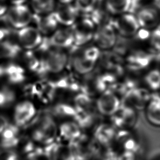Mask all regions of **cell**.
<instances>
[{"mask_svg": "<svg viewBox=\"0 0 160 160\" xmlns=\"http://www.w3.org/2000/svg\"><path fill=\"white\" fill-rule=\"evenodd\" d=\"M36 120L37 126L32 131V139L40 143L46 145L54 142L57 132V126L49 112L44 113Z\"/></svg>", "mask_w": 160, "mask_h": 160, "instance_id": "1", "label": "cell"}, {"mask_svg": "<svg viewBox=\"0 0 160 160\" xmlns=\"http://www.w3.org/2000/svg\"><path fill=\"white\" fill-rule=\"evenodd\" d=\"M153 61L154 54L144 48L131 49L125 58V63L128 69L136 72L147 69Z\"/></svg>", "mask_w": 160, "mask_h": 160, "instance_id": "2", "label": "cell"}, {"mask_svg": "<svg viewBox=\"0 0 160 160\" xmlns=\"http://www.w3.org/2000/svg\"><path fill=\"white\" fill-rule=\"evenodd\" d=\"M152 93L142 86L132 88L126 92L121 101V105L131 108L136 111L144 109Z\"/></svg>", "mask_w": 160, "mask_h": 160, "instance_id": "3", "label": "cell"}, {"mask_svg": "<svg viewBox=\"0 0 160 160\" xmlns=\"http://www.w3.org/2000/svg\"><path fill=\"white\" fill-rule=\"evenodd\" d=\"M112 26L119 36L126 38H133L140 29L136 15L129 12L113 19Z\"/></svg>", "mask_w": 160, "mask_h": 160, "instance_id": "4", "label": "cell"}, {"mask_svg": "<svg viewBox=\"0 0 160 160\" xmlns=\"http://www.w3.org/2000/svg\"><path fill=\"white\" fill-rule=\"evenodd\" d=\"M7 22L14 28L26 27L32 21L33 14L24 4L13 5L4 15Z\"/></svg>", "mask_w": 160, "mask_h": 160, "instance_id": "5", "label": "cell"}, {"mask_svg": "<svg viewBox=\"0 0 160 160\" xmlns=\"http://www.w3.org/2000/svg\"><path fill=\"white\" fill-rule=\"evenodd\" d=\"M95 24L87 16L72 25L75 46H81L91 41L95 32Z\"/></svg>", "mask_w": 160, "mask_h": 160, "instance_id": "6", "label": "cell"}, {"mask_svg": "<svg viewBox=\"0 0 160 160\" xmlns=\"http://www.w3.org/2000/svg\"><path fill=\"white\" fill-rule=\"evenodd\" d=\"M44 54V56L41 60L48 72H61L68 62L67 54L61 49L52 46Z\"/></svg>", "mask_w": 160, "mask_h": 160, "instance_id": "7", "label": "cell"}, {"mask_svg": "<svg viewBox=\"0 0 160 160\" xmlns=\"http://www.w3.org/2000/svg\"><path fill=\"white\" fill-rule=\"evenodd\" d=\"M135 15L140 28L152 31L160 25V10L154 6L143 7Z\"/></svg>", "mask_w": 160, "mask_h": 160, "instance_id": "8", "label": "cell"}, {"mask_svg": "<svg viewBox=\"0 0 160 160\" xmlns=\"http://www.w3.org/2000/svg\"><path fill=\"white\" fill-rule=\"evenodd\" d=\"M137 111L121 105L118 110L111 116V121L114 126L122 129H128L133 127L138 119Z\"/></svg>", "mask_w": 160, "mask_h": 160, "instance_id": "9", "label": "cell"}, {"mask_svg": "<svg viewBox=\"0 0 160 160\" xmlns=\"http://www.w3.org/2000/svg\"><path fill=\"white\" fill-rule=\"evenodd\" d=\"M17 38L20 46L28 51L38 48L42 40L39 31L36 28L28 26L19 29L17 32Z\"/></svg>", "mask_w": 160, "mask_h": 160, "instance_id": "10", "label": "cell"}, {"mask_svg": "<svg viewBox=\"0 0 160 160\" xmlns=\"http://www.w3.org/2000/svg\"><path fill=\"white\" fill-rule=\"evenodd\" d=\"M117 37L116 31L112 24H107L98 27L95 30L93 39L99 49H108L114 47Z\"/></svg>", "mask_w": 160, "mask_h": 160, "instance_id": "11", "label": "cell"}, {"mask_svg": "<svg viewBox=\"0 0 160 160\" xmlns=\"http://www.w3.org/2000/svg\"><path fill=\"white\" fill-rule=\"evenodd\" d=\"M96 105L101 114L112 116L119 108L121 101L114 92L111 91H106L98 98Z\"/></svg>", "mask_w": 160, "mask_h": 160, "instance_id": "12", "label": "cell"}, {"mask_svg": "<svg viewBox=\"0 0 160 160\" xmlns=\"http://www.w3.org/2000/svg\"><path fill=\"white\" fill-rule=\"evenodd\" d=\"M36 115V108L29 101L19 103L14 109V121L18 126H23L30 122Z\"/></svg>", "mask_w": 160, "mask_h": 160, "instance_id": "13", "label": "cell"}, {"mask_svg": "<svg viewBox=\"0 0 160 160\" xmlns=\"http://www.w3.org/2000/svg\"><path fill=\"white\" fill-rule=\"evenodd\" d=\"M78 12L75 6L70 4H62L55 11H52L58 24L68 26H71L76 22Z\"/></svg>", "mask_w": 160, "mask_h": 160, "instance_id": "14", "label": "cell"}, {"mask_svg": "<svg viewBox=\"0 0 160 160\" xmlns=\"http://www.w3.org/2000/svg\"><path fill=\"white\" fill-rule=\"evenodd\" d=\"M148 122L154 126L160 127V95L153 93L144 108Z\"/></svg>", "mask_w": 160, "mask_h": 160, "instance_id": "15", "label": "cell"}, {"mask_svg": "<svg viewBox=\"0 0 160 160\" xmlns=\"http://www.w3.org/2000/svg\"><path fill=\"white\" fill-rule=\"evenodd\" d=\"M49 40L53 46L59 49L71 47L74 42L72 30L71 28L56 30L53 32Z\"/></svg>", "mask_w": 160, "mask_h": 160, "instance_id": "16", "label": "cell"}, {"mask_svg": "<svg viewBox=\"0 0 160 160\" xmlns=\"http://www.w3.org/2000/svg\"><path fill=\"white\" fill-rule=\"evenodd\" d=\"M32 21L41 34H49L55 31L58 24L52 12L45 14H33Z\"/></svg>", "mask_w": 160, "mask_h": 160, "instance_id": "17", "label": "cell"}, {"mask_svg": "<svg viewBox=\"0 0 160 160\" xmlns=\"http://www.w3.org/2000/svg\"><path fill=\"white\" fill-rule=\"evenodd\" d=\"M18 133L19 129L18 126L8 124V125L1 134V147L4 149H11L16 147L19 144L20 139L18 136Z\"/></svg>", "mask_w": 160, "mask_h": 160, "instance_id": "18", "label": "cell"}, {"mask_svg": "<svg viewBox=\"0 0 160 160\" xmlns=\"http://www.w3.org/2000/svg\"><path fill=\"white\" fill-rule=\"evenodd\" d=\"M141 84L151 92H157L160 89V69L152 68L144 72L142 76Z\"/></svg>", "mask_w": 160, "mask_h": 160, "instance_id": "19", "label": "cell"}, {"mask_svg": "<svg viewBox=\"0 0 160 160\" xmlns=\"http://www.w3.org/2000/svg\"><path fill=\"white\" fill-rule=\"evenodd\" d=\"M116 134V130L112 126L108 124H101L95 130L94 139L103 145L109 146L115 138Z\"/></svg>", "mask_w": 160, "mask_h": 160, "instance_id": "20", "label": "cell"}, {"mask_svg": "<svg viewBox=\"0 0 160 160\" xmlns=\"http://www.w3.org/2000/svg\"><path fill=\"white\" fill-rule=\"evenodd\" d=\"M59 133L63 139L71 142L81 136V128L76 122H66L60 126Z\"/></svg>", "mask_w": 160, "mask_h": 160, "instance_id": "21", "label": "cell"}, {"mask_svg": "<svg viewBox=\"0 0 160 160\" xmlns=\"http://www.w3.org/2000/svg\"><path fill=\"white\" fill-rule=\"evenodd\" d=\"M131 0H106L105 8L112 14L119 15L130 10Z\"/></svg>", "mask_w": 160, "mask_h": 160, "instance_id": "22", "label": "cell"}, {"mask_svg": "<svg viewBox=\"0 0 160 160\" xmlns=\"http://www.w3.org/2000/svg\"><path fill=\"white\" fill-rule=\"evenodd\" d=\"M5 76L12 84H19L25 79L24 69L16 64H9L5 66Z\"/></svg>", "mask_w": 160, "mask_h": 160, "instance_id": "23", "label": "cell"}, {"mask_svg": "<svg viewBox=\"0 0 160 160\" xmlns=\"http://www.w3.org/2000/svg\"><path fill=\"white\" fill-rule=\"evenodd\" d=\"M96 62L89 61L83 54L76 55L72 61V66L76 72L79 74H86L91 72L94 68Z\"/></svg>", "mask_w": 160, "mask_h": 160, "instance_id": "24", "label": "cell"}, {"mask_svg": "<svg viewBox=\"0 0 160 160\" xmlns=\"http://www.w3.org/2000/svg\"><path fill=\"white\" fill-rule=\"evenodd\" d=\"M109 14L106 9V10H103L98 8L96 6L94 10L89 14L88 17L96 26L99 27L107 24H112L113 19L111 18Z\"/></svg>", "mask_w": 160, "mask_h": 160, "instance_id": "25", "label": "cell"}, {"mask_svg": "<svg viewBox=\"0 0 160 160\" xmlns=\"http://www.w3.org/2000/svg\"><path fill=\"white\" fill-rule=\"evenodd\" d=\"M57 89H64L77 91L81 90V82L72 75L61 78L54 81Z\"/></svg>", "mask_w": 160, "mask_h": 160, "instance_id": "26", "label": "cell"}, {"mask_svg": "<svg viewBox=\"0 0 160 160\" xmlns=\"http://www.w3.org/2000/svg\"><path fill=\"white\" fill-rule=\"evenodd\" d=\"M21 52V46L14 42H0V58H14Z\"/></svg>", "mask_w": 160, "mask_h": 160, "instance_id": "27", "label": "cell"}, {"mask_svg": "<svg viewBox=\"0 0 160 160\" xmlns=\"http://www.w3.org/2000/svg\"><path fill=\"white\" fill-rule=\"evenodd\" d=\"M74 107L78 111L92 112L93 101L91 96L84 93L78 94L74 99Z\"/></svg>", "mask_w": 160, "mask_h": 160, "instance_id": "28", "label": "cell"}, {"mask_svg": "<svg viewBox=\"0 0 160 160\" xmlns=\"http://www.w3.org/2000/svg\"><path fill=\"white\" fill-rule=\"evenodd\" d=\"M34 14H45L52 12L54 8V0H31Z\"/></svg>", "mask_w": 160, "mask_h": 160, "instance_id": "29", "label": "cell"}, {"mask_svg": "<svg viewBox=\"0 0 160 160\" xmlns=\"http://www.w3.org/2000/svg\"><path fill=\"white\" fill-rule=\"evenodd\" d=\"M73 118L79 127L82 128H89L95 122L96 119L93 112H87L78 110Z\"/></svg>", "mask_w": 160, "mask_h": 160, "instance_id": "30", "label": "cell"}, {"mask_svg": "<svg viewBox=\"0 0 160 160\" xmlns=\"http://www.w3.org/2000/svg\"><path fill=\"white\" fill-rule=\"evenodd\" d=\"M76 109L74 106L65 103H60L54 106L51 111V114L58 117H72L76 113Z\"/></svg>", "mask_w": 160, "mask_h": 160, "instance_id": "31", "label": "cell"}, {"mask_svg": "<svg viewBox=\"0 0 160 160\" xmlns=\"http://www.w3.org/2000/svg\"><path fill=\"white\" fill-rule=\"evenodd\" d=\"M54 160H76L75 156L69 146L58 144Z\"/></svg>", "mask_w": 160, "mask_h": 160, "instance_id": "32", "label": "cell"}, {"mask_svg": "<svg viewBox=\"0 0 160 160\" xmlns=\"http://www.w3.org/2000/svg\"><path fill=\"white\" fill-rule=\"evenodd\" d=\"M74 6L79 12L88 14L97 6L98 0H74Z\"/></svg>", "mask_w": 160, "mask_h": 160, "instance_id": "33", "label": "cell"}, {"mask_svg": "<svg viewBox=\"0 0 160 160\" xmlns=\"http://www.w3.org/2000/svg\"><path fill=\"white\" fill-rule=\"evenodd\" d=\"M15 94L10 89L4 88L0 89V107H6L10 105L15 100Z\"/></svg>", "mask_w": 160, "mask_h": 160, "instance_id": "34", "label": "cell"}, {"mask_svg": "<svg viewBox=\"0 0 160 160\" xmlns=\"http://www.w3.org/2000/svg\"><path fill=\"white\" fill-rule=\"evenodd\" d=\"M82 54L89 61L96 62L101 56V52L98 46H90L84 51Z\"/></svg>", "mask_w": 160, "mask_h": 160, "instance_id": "35", "label": "cell"}, {"mask_svg": "<svg viewBox=\"0 0 160 160\" xmlns=\"http://www.w3.org/2000/svg\"><path fill=\"white\" fill-rule=\"evenodd\" d=\"M12 34V30L6 28H0V42L4 41H11V36Z\"/></svg>", "mask_w": 160, "mask_h": 160, "instance_id": "36", "label": "cell"}, {"mask_svg": "<svg viewBox=\"0 0 160 160\" xmlns=\"http://www.w3.org/2000/svg\"><path fill=\"white\" fill-rule=\"evenodd\" d=\"M8 121L6 117L0 115V134L8 125Z\"/></svg>", "mask_w": 160, "mask_h": 160, "instance_id": "37", "label": "cell"}, {"mask_svg": "<svg viewBox=\"0 0 160 160\" xmlns=\"http://www.w3.org/2000/svg\"><path fill=\"white\" fill-rule=\"evenodd\" d=\"M7 11L8 7L5 3V0H0V17L3 16Z\"/></svg>", "mask_w": 160, "mask_h": 160, "instance_id": "38", "label": "cell"}, {"mask_svg": "<svg viewBox=\"0 0 160 160\" xmlns=\"http://www.w3.org/2000/svg\"><path fill=\"white\" fill-rule=\"evenodd\" d=\"M13 5H19V4H23V3L26 0H9Z\"/></svg>", "mask_w": 160, "mask_h": 160, "instance_id": "39", "label": "cell"}, {"mask_svg": "<svg viewBox=\"0 0 160 160\" xmlns=\"http://www.w3.org/2000/svg\"><path fill=\"white\" fill-rule=\"evenodd\" d=\"M74 0H59V1L61 4H69L71 2H72Z\"/></svg>", "mask_w": 160, "mask_h": 160, "instance_id": "40", "label": "cell"}]
</instances>
